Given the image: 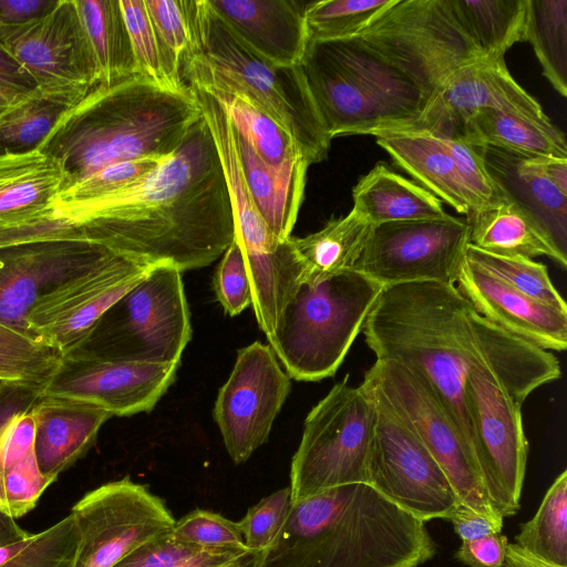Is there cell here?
Instances as JSON below:
<instances>
[{
	"label": "cell",
	"mask_w": 567,
	"mask_h": 567,
	"mask_svg": "<svg viewBox=\"0 0 567 567\" xmlns=\"http://www.w3.org/2000/svg\"><path fill=\"white\" fill-rule=\"evenodd\" d=\"M51 216L87 241L145 265L208 266L235 239L229 189L203 115L183 143L138 183L86 202H56Z\"/></svg>",
	"instance_id": "cell-1"
},
{
	"label": "cell",
	"mask_w": 567,
	"mask_h": 567,
	"mask_svg": "<svg viewBox=\"0 0 567 567\" xmlns=\"http://www.w3.org/2000/svg\"><path fill=\"white\" fill-rule=\"evenodd\" d=\"M435 553L424 522L355 483L292 502L259 567H420Z\"/></svg>",
	"instance_id": "cell-2"
},
{
	"label": "cell",
	"mask_w": 567,
	"mask_h": 567,
	"mask_svg": "<svg viewBox=\"0 0 567 567\" xmlns=\"http://www.w3.org/2000/svg\"><path fill=\"white\" fill-rule=\"evenodd\" d=\"M478 347L470 363L466 402L473 454L488 501L503 518L515 515L525 478L528 443L522 406L537 388L560 378L557 358L472 316Z\"/></svg>",
	"instance_id": "cell-3"
},
{
	"label": "cell",
	"mask_w": 567,
	"mask_h": 567,
	"mask_svg": "<svg viewBox=\"0 0 567 567\" xmlns=\"http://www.w3.org/2000/svg\"><path fill=\"white\" fill-rule=\"evenodd\" d=\"M200 116L189 87L174 91L136 74L92 87L39 151L62 167L64 190L114 163L171 156Z\"/></svg>",
	"instance_id": "cell-4"
},
{
	"label": "cell",
	"mask_w": 567,
	"mask_h": 567,
	"mask_svg": "<svg viewBox=\"0 0 567 567\" xmlns=\"http://www.w3.org/2000/svg\"><path fill=\"white\" fill-rule=\"evenodd\" d=\"M473 312L455 285L410 282L383 287L362 326L378 361L429 384L472 454L466 380L478 347Z\"/></svg>",
	"instance_id": "cell-5"
},
{
	"label": "cell",
	"mask_w": 567,
	"mask_h": 567,
	"mask_svg": "<svg viewBox=\"0 0 567 567\" xmlns=\"http://www.w3.org/2000/svg\"><path fill=\"white\" fill-rule=\"evenodd\" d=\"M188 12L192 49L182 62L186 85H219L245 96L293 136L309 165L323 161L332 138L313 104L301 65H278L256 53L207 0H188Z\"/></svg>",
	"instance_id": "cell-6"
},
{
	"label": "cell",
	"mask_w": 567,
	"mask_h": 567,
	"mask_svg": "<svg viewBox=\"0 0 567 567\" xmlns=\"http://www.w3.org/2000/svg\"><path fill=\"white\" fill-rule=\"evenodd\" d=\"M382 289L354 269L302 280L268 339L290 379L334 375Z\"/></svg>",
	"instance_id": "cell-7"
},
{
	"label": "cell",
	"mask_w": 567,
	"mask_h": 567,
	"mask_svg": "<svg viewBox=\"0 0 567 567\" xmlns=\"http://www.w3.org/2000/svg\"><path fill=\"white\" fill-rule=\"evenodd\" d=\"M375 411L363 383L334 384L308 413L290 468L291 501L367 483Z\"/></svg>",
	"instance_id": "cell-8"
},
{
	"label": "cell",
	"mask_w": 567,
	"mask_h": 567,
	"mask_svg": "<svg viewBox=\"0 0 567 567\" xmlns=\"http://www.w3.org/2000/svg\"><path fill=\"white\" fill-rule=\"evenodd\" d=\"M354 37L409 78L426 104L455 71L483 58L449 0H395Z\"/></svg>",
	"instance_id": "cell-9"
},
{
	"label": "cell",
	"mask_w": 567,
	"mask_h": 567,
	"mask_svg": "<svg viewBox=\"0 0 567 567\" xmlns=\"http://www.w3.org/2000/svg\"><path fill=\"white\" fill-rule=\"evenodd\" d=\"M362 383L375 411L368 484L424 523L450 519L461 504L444 471L377 383Z\"/></svg>",
	"instance_id": "cell-10"
},
{
	"label": "cell",
	"mask_w": 567,
	"mask_h": 567,
	"mask_svg": "<svg viewBox=\"0 0 567 567\" xmlns=\"http://www.w3.org/2000/svg\"><path fill=\"white\" fill-rule=\"evenodd\" d=\"M102 318L109 319L105 342L93 353L130 361L181 362L192 338L182 270L164 262L152 266Z\"/></svg>",
	"instance_id": "cell-11"
},
{
	"label": "cell",
	"mask_w": 567,
	"mask_h": 567,
	"mask_svg": "<svg viewBox=\"0 0 567 567\" xmlns=\"http://www.w3.org/2000/svg\"><path fill=\"white\" fill-rule=\"evenodd\" d=\"M151 267L115 252L106 256L39 299L25 320L28 336L62 358L82 351L102 317Z\"/></svg>",
	"instance_id": "cell-12"
},
{
	"label": "cell",
	"mask_w": 567,
	"mask_h": 567,
	"mask_svg": "<svg viewBox=\"0 0 567 567\" xmlns=\"http://www.w3.org/2000/svg\"><path fill=\"white\" fill-rule=\"evenodd\" d=\"M470 244L466 219L442 218L372 226L354 269L383 287L433 281L455 285Z\"/></svg>",
	"instance_id": "cell-13"
},
{
	"label": "cell",
	"mask_w": 567,
	"mask_h": 567,
	"mask_svg": "<svg viewBox=\"0 0 567 567\" xmlns=\"http://www.w3.org/2000/svg\"><path fill=\"white\" fill-rule=\"evenodd\" d=\"M71 515L78 532L72 567H113L175 523L164 502L130 477L86 493Z\"/></svg>",
	"instance_id": "cell-14"
},
{
	"label": "cell",
	"mask_w": 567,
	"mask_h": 567,
	"mask_svg": "<svg viewBox=\"0 0 567 567\" xmlns=\"http://www.w3.org/2000/svg\"><path fill=\"white\" fill-rule=\"evenodd\" d=\"M365 374L440 464L460 504L480 514L499 516L488 501L472 452L429 384L389 361L375 360Z\"/></svg>",
	"instance_id": "cell-15"
},
{
	"label": "cell",
	"mask_w": 567,
	"mask_h": 567,
	"mask_svg": "<svg viewBox=\"0 0 567 567\" xmlns=\"http://www.w3.org/2000/svg\"><path fill=\"white\" fill-rule=\"evenodd\" d=\"M290 388V377L269 344L256 341L238 350L213 412L235 464L246 462L267 442Z\"/></svg>",
	"instance_id": "cell-16"
},
{
	"label": "cell",
	"mask_w": 567,
	"mask_h": 567,
	"mask_svg": "<svg viewBox=\"0 0 567 567\" xmlns=\"http://www.w3.org/2000/svg\"><path fill=\"white\" fill-rule=\"evenodd\" d=\"M181 362L155 363L79 351L63 358L37 396L89 402L113 416L150 412L175 381Z\"/></svg>",
	"instance_id": "cell-17"
},
{
	"label": "cell",
	"mask_w": 567,
	"mask_h": 567,
	"mask_svg": "<svg viewBox=\"0 0 567 567\" xmlns=\"http://www.w3.org/2000/svg\"><path fill=\"white\" fill-rule=\"evenodd\" d=\"M0 43L34 79L39 87L90 91L99 71L75 0L30 22L0 29Z\"/></svg>",
	"instance_id": "cell-18"
},
{
	"label": "cell",
	"mask_w": 567,
	"mask_h": 567,
	"mask_svg": "<svg viewBox=\"0 0 567 567\" xmlns=\"http://www.w3.org/2000/svg\"><path fill=\"white\" fill-rule=\"evenodd\" d=\"M484 110L551 122L542 105L511 75L504 56H483L455 71L417 118L392 131L452 137L458 134L468 117Z\"/></svg>",
	"instance_id": "cell-19"
},
{
	"label": "cell",
	"mask_w": 567,
	"mask_h": 567,
	"mask_svg": "<svg viewBox=\"0 0 567 567\" xmlns=\"http://www.w3.org/2000/svg\"><path fill=\"white\" fill-rule=\"evenodd\" d=\"M113 252L71 239L0 247V323L28 336L25 320L40 298Z\"/></svg>",
	"instance_id": "cell-20"
},
{
	"label": "cell",
	"mask_w": 567,
	"mask_h": 567,
	"mask_svg": "<svg viewBox=\"0 0 567 567\" xmlns=\"http://www.w3.org/2000/svg\"><path fill=\"white\" fill-rule=\"evenodd\" d=\"M300 65L313 104L331 138L375 135L405 123L401 113L317 43L308 42Z\"/></svg>",
	"instance_id": "cell-21"
},
{
	"label": "cell",
	"mask_w": 567,
	"mask_h": 567,
	"mask_svg": "<svg viewBox=\"0 0 567 567\" xmlns=\"http://www.w3.org/2000/svg\"><path fill=\"white\" fill-rule=\"evenodd\" d=\"M474 310L502 330L544 350L567 347V313L539 302L464 261L456 284Z\"/></svg>",
	"instance_id": "cell-22"
},
{
	"label": "cell",
	"mask_w": 567,
	"mask_h": 567,
	"mask_svg": "<svg viewBox=\"0 0 567 567\" xmlns=\"http://www.w3.org/2000/svg\"><path fill=\"white\" fill-rule=\"evenodd\" d=\"M213 11L250 49L282 66L298 65L308 39L305 8L291 0H207Z\"/></svg>",
	"instance_id": "cell-23"
},
{
	"label": "cell",
	"mask_w": 567,
	"mask_h": 567,
	"mask_svg": "<svg viewBox=\"0 0 567 567\" xmlns=\"http://www.w3.org/2000/svg\"><path fill=\"white\" fill-rule=\"evenodd\" d=\"M34 453L41 473L55 481L95 444L102 425L113 415L84 401L37 396Z\"/></svg>",
	"instance_id": "cell-24"
},
{
	"label": "cell",
	"mask_w": 567,
	"mask_h": 567,
	"mask_svg": "<svg viewBox=\"0 0 567 567\" xmlns=\"http://www.w3.org/2000/svg\"><path fill=\"white\" fill-rule=\"evenodd\" d=\"M484 162L503 197L530 215L567 264V195L544 175L537 157L485 146Z\"/></svg>",
	"instance_id": "cell-25"
},
{
	"label": "cell",
	"mask_w": 567,
	"mask_h": 567,
	"mask_svg": "<svg viewBox=\"0 0 567 567\" xmlns=\"http://www.w3.org/2000/svg\"><path fill=\"white\" fill-rule=\"evenodd\" d=\"M233 133L244 182L259 215L276 238H290L303 199L309 164L299 159L274 167L234 127Z\"/></svg>",
	"instance_id": "cell-26"
},
{
	"label": "cell",
	"mask_w": 567,
	"mask_h": 567,
	"mask_svg": "<svg viewBox=\"0 0 567 567\" xmlns=\"http://www.w3.org/2000/svg\"><path fill=\"white\" fill-rule=\"evenodd\" d=\"M63 187L62 167L39 150L0 156V228L50 214Z\"/></svg>",
	"instance_id": "cell-27"
},
{
	"label": "cell",
	"mask_w": 567,
	"mask_h": 567,
	"mask_svg": "<svg viewBox=\"0 0 567 567\" xmlns=\"http://www.w3.org/2000/svg\"><path fill=\"white\" fill-rule=\"evenodd\" d=\"M374 136L377 144L423 188L457 213L465 216L471 213L470 200L442 137L405 131L381 132Z\"/></svg>",
	"instance_id": "cell-28"
},
{
	"label": "cell",
	"mask_w": 567,
	"mask_h": 567,
	"mask_svg": "<svg viewBox=\"0 0 567 567\" xmlns=\"http://www.w3.org/2000/svg\"><path fill=\"white\" fill-rule=\"evenodd\" d=\"M353 209L372 226L442 218L443 203L419 184L378 163L352 189Z\"/></svg>",
	"instance_id": "cell-29"
},
{
	"label": "cell",
	"mask_w": 567,
	"mask_h": 567,
	"mask_svg": "<svg viewBox=\"0 0 567 567\" xmlns=\"http://www.w3.org/2000/svg\"><path fill=\"white\" fill-rule=\"evenodd\" d=\"M470 244L491 254L533 259L546 256L561 268V260L538 225L520 206L506 198L466 216Z\"/></svg>",
	"instance_id": "cell-30"
},
{
	"label": "cell",
	"mask_w": 567,
	"mask_h": 567,
	"mask_svg": "<svg viewBox=\"0 0 567 567\" xmlns=\"http://www.w3.org/2000/svg\"><path fill=\"white\" fill-rule=\"evenodd\" d=\"M455 136L478 146H491L526 157L567 158V143L551 122L484 110L468 117Z\"/></svg>",
	"instance_id": "cell-31"
},
{
	"label": "cell",
	"mask_w": 567,
	"mask_h": 567,
	"mask_svg": "<svg viewBox=\"0 0 567 567\" xmlns=\"http://www.w3.org/2000/svg\"><path fill=\"white\" fill-rule=\"evenodd\" d=\"M89 91L38 87L0 114V156L39 150L60 118Z\"/></svg>",
	"instance_id": "cell-32"
},
{
	"label": "cell",
	"mask_w": 567,
	"mask_h": 567,
	"mask_svg": "<svg viewBox=\"0 0 567 567\" xmlns=\"http://www.w3.org/2000/svg\"><path fill=\"white\" fill-rule=\"evenodd\" d=\"M99 71L109 86L138 73L120 0H75Z\"/></svg>",
	"instance_id": "cell-33"
},
{
	"label": "cell",
	"mask_w": 567,
	"mask_h": 567,
	"mask_svg": "<svg viewBox=\"0 0 567 567\" xmlns=\"http://www.w3.org/2000/svg\"><path fill=\"white\" fill-rule=\"evenodd\" d=\"M372 224L353 208L331 218L320 230L306 237H291L305 267L302 280L316 281L351 269L359 259Z\"/></svg>",
	"instance_id": "cell-34"
},
{
	"label": "cell",
	"mask_w": 567,
	"mask_h": 567,
	"mask_svg": "<svg viewBox=\"0 0 567 567\" xmlns=\"http://www.w3.org/2000/svg\"><path fill=\"white\" fill-rule=\"evenodd\" d=\"M192 86L202 89L216 99L234 130L267 164L282 167L305 159L293 136L272 116L245 96L219 85Z\"/></svg>",
	"instance_id": "cell-35"
},
{
	"label": "cell",
	"mask_w": 567,
	"mask_h": 567,
	"mask_svg": "<svg viewBox=\"0 0 567 567\" xmlns=\"http://www.w3.org/2000/svg\"><path fill=\"white\" fill-rule=\"evenodd\" d=\"M449 4L483 56H504L524 41L526 0H449Z\"/></svg>",
	"instance_id": "cell-36"
},
{
	"label": "cell",
	"mask_w": 567,
	"mask_h": 567,
	"mask_svg": "<svg viewBox=\"0 0 567 567\" xmlns=\"http://www.w3.org/2000/svg\"><path fill=\"white\" fill-rule=\"evenodd\" d=\"M524 41L530 43L543 73L567 96V0H526Z\"/></svg>",
	"instance_id": "cell-37"
},
{
	"label": "cell",
	"mask_w": 567,
	"mask_h": 567,
	"mask_svg": "<svg viewBox=\"0 0 567 567\" xmlns=\"http://www.w3.org/2000/svg\"><path fill=\"white\" fill-rule=\"evenodd\" d=\"M516 545L535 558L567 567V471L546 492L534 517L519 527Z\"/></svg>",
	"instance_id": "cell-38"
},
{
	"label": "cell",
	"mask_w": 567,
	"mask_h": 567,
	"mask_svg": "<svg viewBox=\"0 0 567 567\" xmlns=\"http://www.w3.org/2000/svg\"><path fill=\"white\" fill-rule=\"evenodd\" d=\"M63 358L42 342L0 323V383L35 396Z\"/></svg>",
	"instance_id": "cell-39"
},
{
	"label": "cell",
	"mask_w": 567,
	"mask_h": 567,
	"mask_svg": "<svg viewBox=\"0 0 567 567\" xmlns=\"http://www.w3.org/2000/svg\"><path fill=\"white\" fill-rule=\"evenodd\" d=\"M138 73L163 87L187 91L182 63L156 35L144 0H120Z\"/></svg>",
	"instance_id": "cell-40"
},
{
	"label": "cell",
	"mask_w": 567,
	"mask_h": 567,
	"mask_svg": "<svg viewBox=\"0 0 567 567\" xmlns=\"http://www.w3.org/2000/svg\"><path fill=\"white\" fill-rule=\"evenodd\" d=\"M465 260L511 288L567 313V305L553 285L547 267L522 256H503L484 251L471 244Z\"/></svg>",
	"instance_id": "cell-41"
},
{
	"label": "cell",
	"mask_w": 567,
	"mask_h": 567,
	"mask_svg": "<svg viewBox=\"0 0 567 567\" xmlns=\"http://www.w3.org/2000/svg\"><path fill=\"white\" fill-rule=\"evenodd\" d=\"M395 0H323L307 3L308 42L348 39L361 32Z\"/></svg>",
	"instance_id": "cell-42"
},
{
	"label": "cell",
	"mask_w": 567,
	"mask_h": 567,
	"mask_svg": "<svg viewBox=\"0 0 567 567\" xmlns=\"http://www.w3.org/2000/svg\"><path fill=\"white\" fill-rule=\"evenodd\" d=\"M246 548H205L178 540L172 532L144 543L113 567H225Z\"/></svg>",
	"instance_id": "cell-43"
},
{
	"label": "cell",
	"mask_w": 567,
	"mask_h": 567,
	"mask_svg": "<svg viewBox=\"0 0 567 567\" xmlns=\"http://www.w3.org/2000/svg\"><path fill=\"white\" fill-rule=\"evenodd\" d=\"M78 532L72 515L0 548V567H72Z\"/></svg>",
	"instance_id": "cell-44"
},
{
	"label": "cell",
	"mask_w": 567,
	"mask_h": 567,
	"mask_svg": "<svg viewBox=\"0 0 567 567\" xmlns=\"http://www.w3.org/2000/svg\"><path fill=\"white\" fill-rule=\"evenodd\" d=\"M164 159L146 157L107 165L64 189L56 202H86L114 194L138 183Z\"/></svg>",
	"instance_id": "cell-45"
},
{
	"label": "cell",
	"mask_w": 567,
	"mask_h": 567,
	"mask_svg": "<svg viewBox=\"0 0 567 567\" xmlns=\"http://www.w3.org/2000/svg\"><path fill=\"white\" fill-rule=\"evenodd\" d=\"M442 138L454 161L458 177L470 200L471 213L504 199L487 172L484 162L485 146L474 145L462 136Z\"/></svg>",
	"instance_id": "cell-46"
},
{
	"label": "cell",
	"mask_w": 567,
	"mask_h": 567,
	"mask_svg": "<svg viewBox=\"0 0 567 567\" xmlns=\"http://www.w3.org/2000/svg\"><path fill=\"white\" fill-rule=\"evenodd\" d=\"M292 505L290 487L281 488L251 506L238 522L248 550L264 553L281 530Z\"/></svg>",
	"instance_id": "cell-47"
},
{
	"label": "cell",
	"mask_w": 567,
	"mask_h": 567,
	"mask_svg": "<svg viewBox=\"0 0 567 567\" xmlns=\"http://www.w3.org/2000/svg\"><path fill=\"white\" fill-rule=\"evenodd\" d=\"M53 481L45 477L35 453L0 473V509L14 519L30 512Z\"/></svg>",
	"instance_id": "cell-48"
},
{
	"label": "cell",
	"mask_w": 567,
	"mask_h": 567,
	"mask_svg": "<svg viewBox=\"0 0 567 567\" xmlns=\"http://www.w3.org/2000/svg\"><path fill=\"white\" fill-rule=\"evenodd\" d=\"M171 532L178 540L198 547L246 548L238 522L206 509H195L175 520Z\"/></svg>",
	"instance_id": "cell-49"
},
{
	"label": "cell",
	"mask_w": 567,
	"mask_h": 567,
	"mask_svg": "<svg viewBox=\"0 0 567 567\" xmlns=\"http://www.w3.org/2000/svg\"><path fill=\"white\" fill-rule=\"evenodd\" d=\"M213 286L217 300L228 316L235 317L251 306V286L243 252L235 239L223 254Z\"/></svg>",
	"instance_id": "cell-50"
},
{
	"label": "cell",
	"mask_w": 567,
	"mask_h": 567,
	"mask_svg": "<svg viewBox=\"0 0 567 567\" xmlns=\"http://www.w3.org/2000/svg\"><path fill=\"white\" fill-rule=\"evenodd\" d=\"M157 38L181 63L192 49L188 0H144Z\"/></svg>",
	"instance_id": "cell-51"
},
{
	"label": "cell",
	"mask_w": 567,
	"mask_h": 567,
	"mask_svg": "<svg viewBox=\"0 0 567 567\" xmlns=\"http://www.w3.org/2000/svg\"><path fill=\"white\" fill-rule=\"evenodd\" d=\"M35 416L32 408L13 414L0 427V473L34 453Z\"/></svg>",
	"instance_id": "cell-52"
},
{
	"label": "cell",
	"mask_w": 567,
	"mask_h": 567,
	"mask_svg": "<svg viewBox=\"0 0 567 567\" xmlns=\"http://www.w3.org/2000/svg\"><path fill=\"white\" fill-rule=\"evenodd\" d=\"M508 540L501 533L462 542L455 558L468 567H503Z\"/></svg>",
	"instance_id": "cell-53"
},
{
	"label": "cell",
	"mask_w": 567,
	"mask_h": 567,
	"mask_svg": "<svg viewBox=\"0 0 567 567\" xmlns=\"http://www.w3.org/2000/svg\"><path fill=\"white\" fill-rule=\"evenodd\" d=\"M38 87L34 79L0 43V92L12 104Z\"/></svg>",
	"instance_id": "cell-54"
},
{
	"label": "cell",
	"mask_w": 567,
	"mask_h": 567,
	"mask_svg": "<svg viewBox=\"0 0 567 567\" xmlns=\"http://www.w3.org/2000/svg\"><path fill=\"white\" fill-rule=\"evenodd\" d=\"M450 520L455 534L465 542L501 533L504 518L480 514L460 505Z\"/></svg>",
	"instance_id": "cell-55"
},
{
	"label": "cell",
	"mask_w": 567,
	"mask_h": 567,
	"mask_svg": "<svg viewBox=\"0 0 567 567\" xmlns=\"http://www.w3.org/2000/svg\"><path fill=\"white\" fill-rule=\"evenodd\" d=\"M58 0H0V29L35 20L52 10Z\"/></svg>",
	"instance_id": "cell-56"
},
{
	"label": "cell",
	"mask_w": 567,
	"mask_h": 567,
	"mask_svg": "<svg viewBox=\"0 0 567 567\" xmlns=\"http://www.w3.org/2000/svg\"><path fill=\"white\" fill-rule=\"evenodd\" d=\"M537 162L550 183L567 195V158L537 157Z\"/></svg>",
	"instance_id": "cell-57"
},
{
	"label": "cell",
	"mask_w": 567,
	"mask_h": 567,
	"mask_svg": "<svg viewBox=\"0 0 567 567\" xmlns=\"http://www.w3.org/2000/svg\"><path fill=\"white\" fill-rule=\"evenodd\" d=\"M503 567H556L544 563L526 553L516 544L507 545L506 556Z\"/></svg>",
	"instance_id": "cell-58"
},
{
	"label": "cell",
	"mask_w": 567,
	"mask_h": 567,
	"mask_svg": "<svg viewBox=\"0 0 567 567\" xmlns=\"http://www.w3.org/2000/svg\"><path fill=\"white\" fill-rule=\"evenodd\" d=\"M30 535L22 529L13 517L0 509V548L27 538Z\"/></svg>",
	"instance_id": "cell-59"
},
{
	"label": "cell",
	"mask_w": 567,
	"mask_h": 567,
	"mask_svg": "<svg viewBox=\"0 0 567 567\" xmlns=\"http://www.w3.org/2000/svg\"><path fill=\"white\" fill-rule=\"evenodd\" d=\"M262 553L248 550L246 554L235 559L225 567H259Z\"/></svg>",
	"instance_id": "cell-60"
},
{
	"label": "cell",
	"mask_w": 567,
	"mask_h": 567,
	"mask_svg": "<svg viewBox=\"0 0 567 567\" xmlns=\"http://www.w3.org/2000/svg\"><path fill=\"white\" fill-rule=\"evenodd\" d=\"M11 104V102L0 92V114Z\"/></svg>",
	"instance_id": "cell-61"
},
{
	"label": "cell",
	"mask_w": 567,
	"mask_h": 567,
	"mask_svg": "<svg viewBox=\"0 0 567 567\" xmlns=\"http://www.w3.org/2000/svg\"><path fill=\"white\" fill-rule=\"evenodd\" d=\"M0 385H1V383H0ZM0 391H1V386H0Z\"/></svg>",
	"instance_id": "cell-62"
}]
</instances>
